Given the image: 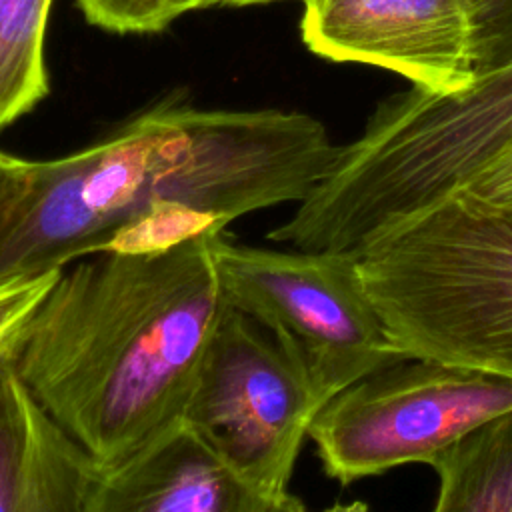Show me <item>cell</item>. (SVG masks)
<instances>
[{"label":"cell","instance_id":"cell-6","mask_svg":"<svg viewBox=\"0 0 512 512\" xmlns=\"http://www.w3.org/2000/svg\"><path fill=\"white\" fill-rule=\"evenodd\" d=\"M320 408L306 368L226 304L180 416L278 512H300L290 480Z\"/></svg>","mask_w":512,"mask_h":512},{"label":"cell","instance_id":"cell-15","mask_svg":"<svg viewBox=\"0 0 512 512\" xmlns=\"http://www.w3.org/2000/svg\"><path fill=\"white\" fill-rule=\"evenodd\" d=\"M452 194L478 210L512 212V146L494 156Z\"/></svg>","mask_w":512,"mask_h":512},{"label":"cell","instance_id":"cell-4","mask_svg":"<svg viewBox=\"0 0 512 512\" xmlns=\"http://www.w3.org/2000/svg\"><path fill=\"white\" fill-rule=\"evenodd\" d=\"M354 256L410 358L512 376V212L448 194L384 226Z\"/></svg>","mask_w":512,"mask_h":512},{"label":"cell","instance_id":"cell-7","mask_svg":"<svg viewBox=\"0 0 512 512\" xmlns=\"http://www.w3.org/2000/svg\"><path fill=\"white\" fill-rule=\"evenodd\" d=\"M512 408V376L410 358L336 392L310 422L326 476L350 484L404 464H430L480 422Z\"/></svg>","mask_w":512,"mask_h":512},{"label":"cell","instance_id":"cell-12","mask_svg":"<svg viewBox=\"0 0 512 512\" xmlns=\"http://www.w3.org/2000/svg\"><path fill=\"white\" fill-rule=\"evenodd\" d=\"M50 8L52 0H0V132L48 96Z\"/></svg>","mask_w":512,"mask_h":512},{"label":"cell","instance_id":"cell-11","mask_svg":"<svg viewBox=\"0 0 512 512\" xmlns=\"http://www.w3.org/2000/svg\"><path fill=\"white\" fill-rule=\"evenodd\" d=\"M430 466L436 512H512V408L470 428Z\"/></svg>","mask_w":512,"mask_h":512},{"label":"cell","instance_id":"cell-16","mask_svg":"<svg viewBox=\"0 0 512 512\" xmlns=\"http://www.w3.org/2000/svg\"><path fill=\"white\" fill-rule=\"evenodd\" d=\"M62 268L0 284V348H4L40 304Z\"/></svg>","mask_w":512,"mask_h":512},{"label":"cell","instance_id":"cell-3","mask_svg":"<svg viewBox=\"0 0 512 512\" xmlns=\"http://www.w3.org/2000/svg\"><path fill=\"white\" fill-rule=\"evenodd\" d=\"M512 146V64L456 92L412 86L382 100L362 134L268 240L356 254L384 226L452 194Z\"/></svg>","mask_w":512,"mask_h":512},{"label":"cell","instance_id":"cell-9","mask_svg":"<svg viewBox=\"0 0 512 512\" xmlns=\"http://www.w3.org/2000/svg\"><path fill=\"white\" fill-rule=\"evenodd\" d=\"M88 512H278L182 416L102 468Z\"/></svg>","mask_w":512,"mask_h":512},{"label":"cell","instance_id":"cell-14","mask_svg":"<svg viewBox=\"0 0 512 512\" xmlns=\"http://www.w3.org/2000/svg\"><path fill=\"white\" fill-rule=\"evenodd\" d=\"M472 20L474 76L512 64V0H464Z\"/></svg>","mask_w":512,"mask_h":512},{"label":"cell","instance_id":"cell-19","mask_svg":"<svg viewBox=\"0 0 512 512\" xmlns=\"http://www.w3.org/2000/svg\"><path fill=\"white\" fill-rule=\"evenodd\" d=\"M10 342H12V340H10ZM10 342H8V344H6V346H4V348H0V356H2V354H4V352H6V350H8V346H10Z\"/></svg>","mask_w":512,"mask_h":512},{"label":"cell","instance_id":"cell-18","mask_svg":"<svg viewBox=\"0 0 512 512\" xmlns=\"http://www.w3.org/2000/svg\"><path fill=\"white\" fill-rule=\"evenodd\" d=\"M260 2H274V0H196L194 10H202L210 6H246V4H260Z\"/></svg>","mask_w":512,"mask_h":512},{"label":"cell","instance_id":"cell-8","mask_svg":"<svg viewBox=\"0 0 512 512\" xmlns=\"http://www.w3.org/2000/svg\"><path fill=\"white\" fill-rule=\"evenodd\" d=\"M300 34L320 58L384 68L428 92L474 78L464 0H304Z\"/></svg>","mask_w":512,"mask_h":512},{"label":"cell","instance_id":"cell-17","mask_svg":"<svg viewBox=\"0 0 512 512\" xmlns=\"http://www.w3.org/2000/svg\"><path fill=\"white\" fill-rule=\"evenodd\" d=\"M28 158H18L0 150V220L22 194L30 178Z\"/></svg>","mask_w":512,"mask_h":512},{"label":"cell","instance_id":"cell-10","mask_svg":"<svg viewBox=\"0 0 512 512\" xmlns=\"http://www.w3.org/2000/svg\"><path fill=\"white\" fill-rule=\"evenodd\" d=\"M10 348L0 356V512H88L102 466L34 398Z\"/></svg>","mask_w":512,"mask_h":512},{"label":"cell","instance_id":"cell-2","mask_svg":"<svg viewBox=\"0 0 512 512\" xmlns=\"http://www.w3.org/2000/svg\"><path fill=\"white\" fill-rule=\"evenodd\" d=\"M216 234L74 260L12 340L18 376L102 468L182 414L226 308Z\"/></svg>","mask_w":512,"mask_h":512},{"label":"cell","instance_id":"cell-1","mask_svg":"<svg viewBox=\"0 0 512 512\" xmlns=\"http://www.w3.org/2000/svg\"><path fill=\"white\" fill-rule=\"evenodd\" d=\"M340 146L310 114L158 102L70 154L32 160L0 220V284L98 252H144L302 202Z\"/></svg>","mask_w":512,"mask_h":512},{"label":"cell","instance_id":"cell-13","mask_svg":"<svg viewBox=\"0 0 512 512\" xmlns=\"http://www.w3.org/2000/svg\"><path fill=\"white\" fill-rule=\"evenodd\" d=\"M196 0H76L84 18L114 34H152L194 10Z\"/></svg>","mask_w":512,"mask_h":512},{"label":"cell","instance_id":"cell-5","mask_svg":"<svg viewBox=\"0 0 512 512\" xmlns=\"http://www.w3.org/2000/svg\"><path fill=\"white\" fill-rule=\"evenodd\" d=\"M212 250L226 304L306 368L322 404L362 376L410 360L372 306L354 254L246 246L224 232Z\"/></svg>","mask_w":512,"mask_h":512}]
</instances>
